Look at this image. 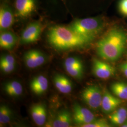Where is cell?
I'll return each instance as SVG.
<instances>
[{
	"label": "cell",
	"instance_id": "6",
	"mask_svg": "<svg viewBox=\"0 0 127 127\" xmlns=\"http://www.w3.org/2000/svg\"><path fill=\"white\" fill-rule=\"evenodd\" d=\"M92 69L95 77L104 80L113 77L116 73L115 68L113 66L96 59H93Z\"/></svg>",
	"mask_w": 127,
	"mask_h": 127
},
{
	"label": "cell",
	"instance_id": "21",
	"mask_svg": "<svg viewBox=\"0 0 127 127\" xmlns=\"http://www.w3.org/2000/svg\"><path fill=\"white\" fill-rule=\"evenodd\" d=\"M64 69L66 72L76 79H81L83 75L84 67L80 66H73V67H65Z\"/></svg>",
	"mask_w": 127,
	"mask_h": 127
},
{
	"label": "cell",
	"instance_id": "1",
	"mask_svg": "<svg viewBox=\"0 0 127 127\" xmlns=\"http://www.w3.org/2000/svg\"><path fill=\"white\" fill-rule=\"evenodd\" d=\"M127 43V33L122 29L114 28L98 42L96 52L102 59L114 62L122 56Z\"/></svg>",
	"mask_w": 127,
	"mask_h": 127
},
{
	"label": "cell",
	"instance_id": "14",
	"mask_svg": "<svg viewBox=\"0 0 127 127\" xmlns=\"http://www.w3.org/2000/svg\"><path fill=\"white\" fill-rule=\"evenodd\" d=\"M53 82L56 89L63 94H69L72 92L73 84L67 77L64 75L58 74L53 78Z\"/></svg>",
	"mask_w": 127,
	"mask_h": 127
},
{
	"label": "cell",
	"instance_id": "19",
	"mask_svg": "<svg viewBox=\"0 0 127 127\" xmlns=\"http://www.w3.org/2000/svg\"><path fill=\"white\" fill-rule=\"evenodd\" d=\"M114 95L123 100H127V83L124 82H115L111 86Z\"/></svg>",
	"mask_w": 127,
	"mask_h": 127
},
{
	"label": "cell",
	"instance_id": "22",
	"mask_svg": "<svg viewBox=\"0 0 127 127\" xmlns=\"http://www.w3.org/2000/svg\"><path fill=\"white\" fill-rule=\"evenodd\" d=\"M64 67L73 66L83 67V64L80 59L75 57H69L64 61Z\"/></svg>",
	"mask_w": 127,
	"mask_h": 127
},
{
	"label": "cell",
	"instance_id": "23",
	"mask_svg": "<svg viewBox=\"0 0 127 127\" xmlns=\"http://www.w3.org/2000/svg\"><path fill=\"white\" fill-rule=\"evenodd\" d=\"M111 126L105 119H95L91 123L83 125L81 127H110Z\"/></svg>",
	"mask_w": 127,
	"mask_h": 127
},
{
	"label": "cell",
	"instance_id": "13",
	"mask_svg": "<svg viewBox=\"0 0 127 127\" xmlns=\"http://www.w3.org/2000/svg\"><path fill=\"white\" fill-rule=\"evenodd\" d=\"M34 7V0H16L15 9L18 15L20 17L29 16Z\"/></svg>",
	"mask_w": 127,
	"mask_h": 127
},
{
	"label": "cell",
	"instance_id": "18",
	"mask_svg": "<svg viewBox=\"0 0 127 127\" xmlns=\"http://www.w3.org/2000/svg\"><path fill=\"white\" fill-rule=\"evenodd\" d=\"M4 90L9 96L17 97L22 94L23 87L22 84L18 81H10L5 84Z\"/></svg>",
	"mask_w": 127,
	"mask_h": 127
},
{
	"label": "cell",
	"instance_id": "8",
	"mask_svg": "<svg viewBox=\"0 0 127 127\" xmlns=\"http://www.w3.org/2000/svg\"><path fill=\"white\" fill-rule=\"evenodd\" d=\"M26 65L30 69L37 68L46 62V57L42 52L36 50H31L26 52L24 56Z\"/></svg>",
	"mask_w": 127,
	"mask_h": 127
},
{
	"label": "cell",
	"instance_id": "24",
	"mask_svg": "<svg viewBox=\"0 0 127 127\" xmlns=\"http://www.w3.org/2000/svg\"><path fill=\"white\" fill-rule=\"evenodd\" d=\"M16 64H12L7 63L4 62L0 61V67L3 73H10L13 72L15 69Z\"/></svg>",
	"mask_w": 127,
	"mask_h": 127
},
{
	"label": "cell",
	"instance_id": "3",
	"mask_svg": "<svg viewBox=\"0 0 127 127\" xmlns=\"http://www.w3.org/2000/svg\"><path fill=\"white\" fill-rule=\"evenodd\" d=\"M103 26L104 23L100 18H89L76 19L69 27L78 34L92 41L102 30Z\"/></svg>",
	"mask_w": 127,
	"mask_h": 127
},
{
	"label": "cell",
	"instance_id": "4",
	"mask_svg": "<svg viewBox=\"0 0 127 127\" xmlns=\"http://www.w3.org/2000/svg\"><path fill=\"white\" fill-rule=\"evenodd\" d=\"M103 93L100 87L96 85L87 87L82 91V99L84 103L94 111H97L101 107Z\"/></svg>",
	"mask_w": 127,
	"mask_h": 127
},
{
	"label": "cell",
	"instance_id": "16",
	"mask_svg": "<svg viewBox=\"0 0 127 127\" xmlns=\"http://www.w3.org/2000/svg\"><path fill=\"white\" fill-rule=\"evenodd\" d=\"M0 34V46L1 48L10 50L12 49L17 43L18 38L12 32L7 30L1 31Z\"/></svg>",
	"mask_w": 127,
	"mask_h": 127
},
{
	"label": "cell",
	"instance_id": "26",
	"mask_svg": "<svg viewBox=\"0 0 127 127\" xmlns=\"http://www.w3.org/2000/svg\"><path fill=\"white\" fill-rule=\"evenodd\" d=\"M1 61L7 63L16 64V60L13 56L10 55H4L1 56L0 58V60Z\"/></svg>",
	"mask_w": 127,
	"mask_h": 127
},
{
	"label": "cell",
	"instance_id": "2",
	"mask_svg": "<svg viewBox=\"0 0 127 127\" xmlns=\"http://www.w3.org/2000/svg\"><path fill=\"white\" fill-rule=\"evenodd\" d=\"M48 41L55 49L61 51L82 48L91 41L78 34L69 27L63 26H56L50 28Z\"/></svg>",
	"mask_w": 127,
	"mask_h": 127
},
{
	"label": "cell",
	"instance_id": "5",
	"mask_svg": "<svg viewBox=\"0 0 127 127\" xmlns=\"http://www.w3.org/2000/svg\"><path fill=\"white\" fill-rule=\"evenodd\" d=\"M73 121L75 124L79 125V127L91 123L95 119L94 114L90 110L77 103L73 106Z\"/></svg>",
	"mask_w": 127,
	"mask_h": 127
},
{
	"label": "cell",
	"instance_id": "17",
	"mask_svg": "<svg viewBox=\"0 0 127 127\" xmlns=\"http://www.w3.org/2000/svg\"><path fill=\"white\" fill-rule=\"evenodd\" d=\"M109 120L113 124L121 126L127 120V109L121 107L109 114Z\"/></svg>",
	"mask_w": 127,
	"mask_h": 127
},
{
	"label": "cell",
	"instance_id": "12",
	"mask_svg": "<svg viewBox=\"0 0 127 127\" xmlns=\"http://www.w3.org/2000/svg\"><path fill=\"white\" fill-rule=\"evenodd\" d=\"M30 89L32 92L37 95H42L47 90L49 82L46 77L39 75L34 77L30 82Z\"/></svg>",
	"mask_w": 127,
	"mask_h": 127
},
{
	"label": "cell",
	"instance_id": "27",
	"mask_svg": "<svg viewBox=\"0 0 127 127\" xmlns=\"http://www.w3.org/2000/svg\"><path fill=\"white\" fill-rule=\"evenodd\" d=\"M120 69L124 75L127 78V63L122 64L120 66Z\"/></svg>",
	"mask_w": 127,
	"mask_h": 127
},
{
	"label": "cell",
	"instance_id": "11",
	"mask_svg": "<svg viewBox=\"0 0 127 127\" xmlns=\"http://www.w3.org/2000/svg\"><path fill=\"white\" fill-rule=\"evenodd\" d=\"M14 21L13 14L7 6H2L0 9V29L1 31L8 30Z\"/></svg>",
	"mask_w": 127,
	"mask_h": 127
},
{
	"label": "cell",
	"instance_id": "20",
	"mask_svg": "<svg viewBox=\"0 0 127 127\" xmlns=\"http://www.w3.org/2000/svg\"><path fill=\"white\" fill-rule=\"evenodd\" d=\"M12 117V112L9 107L6 105L0 107V123L1 125L9 123Z\"/></svg>",
	"mask_w": 127,
	"mask_h": 127
},
{
	"label": "cell",
	"instance_id": "28",
	"mask_svg": "<svg viewBox=\"0 0 127 127\" xmlns=\"http://www.w3.org/2000/svg\"><path fill=\"white\" fill-rule=\"evenodd\" d=\"M120 127H127V120L122 124Z\"/></svg>",
	"mask_w": 127,
	"mask_h": 127
},
{
	"label": "cell",
	"instance_id": "15",
	"mask_svg": "<svg viewBox=\"0 0 127 127\" xmlns=\"http://www.w3.org/2000/svg\"><path fill=\"white\" fill-rule=\"evenodd\" d=\"M72 115L71 113L66 109L59 111L55 119L52 127H71L72 123Z\"/></svg>",
	"mask_w": 127,
	"mask_h": 127
},
{
	"label": "cell",
	"instance_id": "10",
	"mask_svg": "<svg viewBox=\"0 0 127 127\" xmlns=\"http://www.w3.org/2000/svg\"><path fill=\"white\" fill-rule=\"evenodd\" d=\"M30 114L34 123L38 126L45 124L47 119V110L44 104H36L32 106Z\"/></svg>",
	"mask_w": 127,
	"mask_h": 127
},
{
	"label": "cell",
	"instance_id": "7",
	"mask_svg": "<svg viewBox=\"0 0 127 127\" xmlns=\"http://www.w3.org/2000/svg\"><path fill=\"white\" fill-rule=\"evenodd\" d=\"M41 30L42 27L40 22L30 23L22 32L20 42L22 44H27L36 41L40 36Z\"/></svg>",
	"mask_w": 127,
	"mask_h": 127
},
{
	"label": "cell",
	"instance_id": "25",
	"mask_svg": "<svg viewBox=\"0 0 127 127\" xmlns=\"http://www.w3.org/2000/svg\"><path fill=\"white\" fill-rule=\"evenodd\" d=\"M119 9L121 13L127 16V0H120L119 4Z\"/></svg>",
	"mask_w": 127,
	"mask_h": 127
},
{
	"label": "cell",
	"instance_id": "9",
	"mask_svg": "<svg viewBox=\"0 0 127 127\" xmlns=\"http://www.w3.org/2000/svg\"><path fill=\"white\" fill-rule=\"evenodd\" d=\"M122 102V99L112 95L108 91H105L103 95L101 108L104 113L111 114L117 109Z\"/></svg>",
	"mask_w": 127,
	"mask_h": 127
}]
</instances>
